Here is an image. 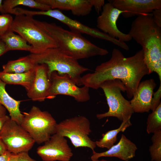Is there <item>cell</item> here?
<instances>
[{"mask_svg":"<svg viewBox=\"0 0 161 161\" xmlns=\"http://www.w3.org/2000/svg\"><path fill=\"white\" fill-rule=\"evenodd\" d=\"M6 84L0 79V103L9 112L10 119L20 125L24 115L19 109L21 101L12 97L6 92Z\"/></svg>","mask_w":161,"mask_h":161,"instance_id":"cell-19","label":"cell"},{"mask_svg":"<svg viewBox=\"0 0 161 161\" xmlns=\"http://www.w3.org/2000/svg\"><path fill=\"white\" fill-rule=\"evenodd\" d=\"M115 8L124 11L122 14L125 18L152 13L161 9V0H110Z\"/></svg>","mask_w":161,"mask_h":161,"instance_id":"cell-14","label":"cell"},{"mask_svg":"<svg viewBox=\"0 0 161 161\" xmlns=\"http://www.w3.org/2000/svg\"><path fill=\"white\" fill-rule=\"evenodd\" d=\"M0 138L8 151L16 154L28 152L35 143L28 133L10 118L5 123L0 132Z\"/></svg>","mask_w":161,"mask_h":161,"instance_id":"cell-9","label":"cell"},{"mask_svg":"<svg viewBox=\"0 0 161 161\" xmlns=\"http://www.w3.org/2000/svg\"><path fill=\"white\" fill-rule=\"evenodd\" d=\"M20 5L39 9L41 10H47L51 9L48 5L41 3L37 0H6L3 2L5 13H7L9 10Z\"/></svg>","mask_w":161,"mask_h":161,"instance_id":"cell-24","label":"cell"},{"mask_svg":"<svg viewBox=\"0 0 161 161\" xmlns=\"http://www.w3.org/2000/svg\"><path fill=\"white\" fill-rule=\"evenodd\" d=\"M13 20L12 16L9 13L0 15V37L12 30Z\"/></svg>","mask_w":161,"mask_h":161,"instance_id":"cell-27","label":"cell"},{"mask_svg":"<svg viewBox=\"0 0 161 161\" xmlns=\"http://www.w3.org/2000/svg\"><path fill=\"white\" fill-rule=\"evenodd\" d=\"M161 97V82L158 90L154 93L151 102V110H154L161 103L160 100Z\"/></svg>","mask_w":161,"mask_h":161,"instance_id":"cell-28","label":"cell"},{"mask_svg":"<svg viewBox=\"0 0 161 161\" xmlns=\"http://www.w3.org/2000/svg\"><path fill=\"white\" fill-rule=\"evenodd\" d=\"M99 88L103 91L109 109L106 112L97 114V118L100 120L114 117L122 122L130 119L134 112L130 101L126 99L121 93V92L126 91L122 82L119 79L107 80L101 83Z\"/></svg>","mask_w":161,"mask_h":161,"instance_id":"cell-5","label":"cell"},{"mask_svg":"<svg viewBox=\"0 0 161 161\" xmlns=\"http://www.w3.org/2000/svg\"><path fill=\"white\" fill-rule=\"evenodd\" d=\"M12 30L18 33L34 49L58 47L54 39L38 24L33 16H16Z\"/></svg>","mask_w":161,"mask_h":161,"instance_id":"cell-7","label":"cell"},{"mask_svg":"<svg viewBox=\"0 0 161 161\" xmlns=\"http://www.w3.org/2000/svg\"><path fill=\"white\" fill-rule=\"evenodd\" d=\"M114 7L110 2L105 4L100 15L97 20V26L103 32L123 42L128 41L132 38L118 28L117 21L121 14L124 13Z\"/></svg>","mask_w":161,"mask_h":161,"instance_id":"cell-13","label":"cell"},{"mask_svg":"<svg viewBox=\"0 0 161 161\" xmlns=\"http://www.w3.org/2000/svg\"><path fill=\"white\" fill-rule=\"evenodd\" d=\"M11 153L7 151L4 154L0 155V161H7Z\"/></svg>","mask_w":161,"mask_h":161,"instance_id":"cell-33","label":"cell"},{"mask_svg":"<svg viewBox=\"0 0 161 161\" xmlns=\"http://www.w3.org/2000/svg\"><path fill=\"white\" fill-rule=\"evenodd\" d=\"M7 151L6 146L0 138V155L4 154Z\"/></svg>","mask_w":161,"mask_h":161,"instance_id":"cell-34","label":"cell"},{"mask_svg":"<svg viewBox=\"0 0 161 161\" xmlns=\"http://www.w3.org/2000/svg\"><path fill=\"white\" fill-rule=\"evenodd\" d=\"M128 34L142 47L149 74L156 72L161 82V29L154 21L152 13L137 16Z\"/></svg>","mask_w":161,"mask_h":161,"instance_id":"cell-2","label":"cell"},{"mask_svg":"<svg viewBox=\"0 0 161 161\" xmlns=\"http://www.w3.org/2000/svg\"><path fill=\"white\" fill-rule=\"evenodd\" d=\"M149 74L142 49L126 58L120 50L114 48L109 60L97 66L93 72L82 76L81 81L82 85L97 89L105 81L119 79L125 86L127 97L131 99L142 78Z\"/></svg>","mask_w":161,"mask_h":161,"instance_id":"cell-1","label":"cell"},{"mask_svg":"<svg viewBox=\"0 0 161 161\" xmlns=\"http://www.w3.org/2000/svg\"><path fill=\"white\" fill-rule=\"evenodd\" d=\"M37 64L28 55L8 61L2 66V71L9 73H24L35 70Z\"/></svg>","mask_w":161,"mask_h":161,"instance_id":"cell-21","label":"cell"},{"mask_svg":"<svg viewBox=\"0 0 161 161\" xmlns=\"http://www.w3.org/2000/svg\"><path fill=\"white\" fill-rule=\"evenodd\" d=\"M35 69L19 73H9L0 72V79L6 84L21 85L27 91L32 84L35 76Z\"/></svg>","mask_w":161,"mask_h":161,"instance_id":"cell-20","label":"cell"},{"mask_svg":"<svg viewBox=\"0 0 161 161\" xmlns=\"http://www.w3.org/2000/svg\"><path fill=\"white\" fill-rule=\"evenodd\" d=\"M93 7L95 9L96 12L99 13L105 4L104 0H91Z\"/></svg>","mask_w":161,"mask_h":161,"instance_id":"cell-30","label":"cell"},{"mask_svg":"<svg viewBox=\"0 0 161 161\" xmlns=\"http://www.w3.org/2000/svg\"><path fill=\"white\" fill-rule=\"evenodd\" d=\"M39 25L55 41L58 47L75 59L103 56L109 52L83 37L80 33L63 28L54 23L37 20Z\"/></svg>","mask_w":161,"mask_h":161,"instance_id":"cell-3","label":"cell"},{"mask_svg":"<svg viewBox=\"0 0 161 161\" xmlns=\"http://www.w3.org/2000/svg\"><path fill=\"white\" fill-rule=\"evenodd\" d=\"M0 38L4 42L8 51L11 50H21L31 52L33 49L31 45L19 35L10 30Z\"/></svg>","mask_w":161,"mask_h":161,"instance_id":"cell-22","label":"cell"},{"mask_svg":"<svg viewBox=\"0 0 161 161\" xmlns=\"http://www.w3.org/2000/svg\"><path fill=\"white\" fill-rule=\"evenodd\" d=\"M149 151L152 161H161V130L153 134Z\"/></svg>","mask_w":161,"mask_h":161,"instance_id":"cell-26","label":"cell"},{"mask_svg":"<svg viewBox=\"0 0 161 161\" xmlns=\"http://www.w3.org/2000/svg\"><path fill=\"white\" fill-rule=\"evenodd\" d=\"M156 84L153 78L140 82L130 101L134 112H148Z\"/></svg>","mask_w":161,"mask_h":161,"instance_id":"cell-16","label":"cell"},{"mask_svg":"<svg viewBox=\"0 0 161 161\" xmlns=\"http://www.w3.org/2000/svg\"><path fill=\"white\" fill-rule=\"evenodd\" d=\"M50 79L51 85L47 99H53L57 95H64L72 97L79 102L90 100L89 88L84 86L78 87L67 75H60L54 72Z\"/></svg>","mask_w":161,"mask_h":161,"instance_id":"cell-10","label":"cell"},{"mask_svg":"<svg viewBox=\"0 0 161 161\" xmlns=\"http://www.w3.org/2000/svg\"><path fill=\"white\" fill-rule=\"evenodd\" d=\"M38 147L37 153L44 161H69L73 154L65 137L55 133Z\"/></svg>","mask_w":161,"mask_h":161,"instance_id":"cell-11","label":"cell"},{"mask_svg":"<svg viewBox=\"0 0 161 161\" xmlns=\"http://www.w3.org/2000/svg\"><path fill=\"white\" fill-rule=\"evenodd\" d=\"M18 161H37L32 158L28 152H24L18 154Z\"/></svg>","mask_w":161,"mask_h":161,"instance_id":"cell-31","label":"cell"},{"mask_svg":"<svg viewBox=\"0 0 161 161\" xmlns=\"http://www.w3.org/2000/svg\"><path fill=\"white\" fill-rule=\"evenodd\" d=\"M7 161H18V154L11 153Z\"/></svg>","mask_w":161,"mask_h":161,"instance_id":"cell-37","label":"cell"},{"mask_svg":"<svg viewBox=\"0 0 161 161\" xmlns=\"http://www.w3.org/2000/svg\"><path fill=\"white\" fill-rule=\"evenodd\" d=\"M20 125L38 144L44 143L56 133L57 123L48 112L42 111L35 106L28 112H23Z\"/></svg>","mask_w":161,"mask_h":161,"instance_id":"cell-6","label":"cell"},{"mask_svg":"<svg viewBox=\"0 0 161 161\" xmlns=\"http://www.w3.org/2000/svg\"><path fill=\"white\" fill-rule=\"evenodd\" d=\"M6 109L0 103V118L6 115Z\"/></svg>","mask_w":161,"mask_h":161,"instance_id":"cell-36","label":"cell"},{"mask_svg":"<svg viewBox=\"0 0 161 161\" xmlns=\"http://www.w3.org/2000/svg\"><path fill=\"white\" fill-rule=\"evenodd\" d=\"M10 117L6 115L4 117L0 118V132L1 131L5 123Z\"/></svg>","mask_w":161,"mask_h":161,"instance_id":"cell-35","label":"cell"},{"mask_svg":"<svg viewBox=\"0 0 161 161\" xmlns=\"http://www.w3.org/2000/svg\"><path fill=\"white\" fill-rule=\"evenodd\" d=\"M152 13L154 21L161 27V9L155 10Z\"/></svg>","mask_w":161,"mask_h":161,"instance_id":"cell-29","label":"cell"},{"mask_svg":"<svg viewBox=\"0 0 161 161\" xmlns=\"http://www.w3.org/2000/svg\"><path fill=\"white\" fill-rule=\"evenodd\" d=\"M91 131L89 120L85 116H78L57 123L56 133L69 138L75 148L87 147L93 151L96 146L89 137Z\"/></svg>","mask_w":161,"mask_h":161,"instance_id":"cell-8","label":"cell"},{"mask_svg":"<svg viewBox=\"0 0 161 161\" xmlns=\"http://www.w3.org/2000/svg\"><path fill=\"white\" fill-rule=\"evenodd\" d=\"M146 131L148 134L161 130V103L148 117Z\"/></svg>","mask_w":161,"mask_h":161,"instance_id":"cell-25","label":"cell"},{"mask_svg":"<svg viewBox=\"0 0 161 161\" xmlns=\"http://www.w3.org/2000/svg\"><path fill=\"white\" fill-rule=\"evenodd\" d=\"M44 15L54 18L67 26L72 31L80 33H84L93 37L106 40L125 50L128 45L125 42L114 38L98 30L85 25L73 19L64 14L57 9H50L45 11Z\"/></svg>","mask_w":161,"mask_h":161,"instance_id":"cell-12","label":"cell"},{"mask_svg":"<svg viewBox=\"0 0 161 161\" xmlns=\"http://www.w3.org/2000/svg\"><path fill=\"white\" fill-rule=\"evenodd\" d=\"M49 6L52 9L70 10L74 15L86 16L89 14L93 6L91 0H37Z\"/></svg>","mask_w":161,"mask_h":161,"instance_id":"cell-18","label":"cell"},{"mask_svg":"<svg viewBox=\"0 0 161 161\" xmlns=\"http://www.w3.org/2000/svg\"><path fill=\"white\" fill-rule=\"evenodd\" d=\"M0 12L2 14L5 13L3 5V1L2 0H0Z\"/></svg>","mask_w":161,"mask_h":161,"instance_id":"cell-38","label":"cell"},{"mask_svg":"<svg viewBox=\"0 0 161 161\" xmlns=\"http://www.w3.org/2000/svg\"><path fill=\"white\" fill-rule=\"evenodd\" d=\"M8 51L5 44L0 38V56Z\"/></svg>","mask_w":161,"mask_h":161,"instance_id":"cell-32","label":"cell"},{"mask_svg":"<svg viewBox=\"0 0 161 161\" xmlns=\"http://www.w3.org/2000/svg\"><path fill=\"white\" fill-rule=\"evenodd\" d=\"M131 125L130 119L122 121L118 128L109 130L103 134L102 137L99 140L95 142L96 146L100 148H106L109 149L116 142L118 134L120 132H124Z\"/></svg>","mask_w":161,"mask_h":161,"instance_id":"cell-23","label":"cell"},{"mask_svg":"<svg viewBox=\"0 0 161 161\" xmlns=\"http://www.w3.org/2000/svg\"><path fill=\"white\" fill-rule=\"evenodd\" d=\"M110 161L108 160H105L104 159H102L101 160H98L95 161Z\"/></svg>","mask_w":161,"mask_h":161,"instance_id":"cell-39","label":"cell"},{"mask_svg":"<svg viewBox=\"0 0 161 161\" xmlns=\"http://www.w3.org/2000/svg\"><path fill=\"white\" fill-rule=\"evenodd\" d=\"M48 71L47 66L45 64L37 65L32 84L27 91L28 97L32 100L43 102L47 98L51 85Z\"/></svg>","mask_w":161,"mask_h":161,"instance_id":"cell-15","label":"cell"},{"mask_svg":"<svg viewBox=\"0 0 161 161\" xmlns=\"http://www.w3.org/2000/svg\"><path fill=\"white\" fill-rule=\"evenodd\" d=\"M137 149L135 144L122 134L119 142L106 151L100 153L92 151L91 159L92 161H95L102 157H115L128 161L135 157Z\"/></svg>","mask_w":161,"mask_h":161,"instance_id":"cell-17","label":"cell"},{"mask_svg":"<svg viewBox=\"0 0 161 161\" xmlns=\"http://www.w3.org/2000/svg\"><path fill=\"white\" fill-rule=\"evenodd\" d=\"M30 52L29 55L35 64L47 65L50 79L52 73L56 72L60 75H67L78 86H80L82 85L81 75L89 70L58 47L33 49Z\"/></svg>","mask_w":161,"mask_h":161,"instance_id":"cell-4","label":"cell"}]
</instances>
